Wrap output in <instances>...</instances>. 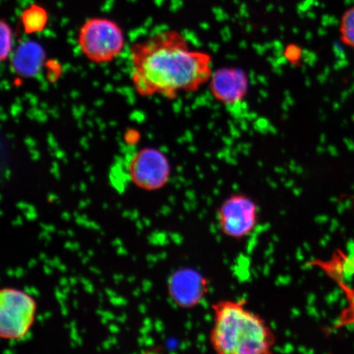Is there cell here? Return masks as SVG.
Listing matches in <instances>:
<instances>
[{
    "mask_svg": "<svg viewBox=\"0 0 354 354\" xmlns=\"http://www.w3.org/2000/svg\"><path fill=\"white\" fill-rule=\"evenodd\" d=\"M130 68L137 94L170 100L198 91L214 73L211 55L193 50L175 30L155 33L133 44Z\"/></svg>",
    "mask_w": 354,
    "mask_h": 354,
    "instance_id": "obj_1",
    "label": "cell"
},
{
    "mask_svg": "<svg viewBox=\"0 0 354 354\" xmlns=\"http://www.w3.org/2000/svg\"><path fill=\"white\" fill-rule=\"evenodd\" d=\"M211 308L209 342L214 354H274L275 332L246 300L223 299Z\"/></svg>",
    "mask_w": 354,
    "mask_h": 354,
    "instance_id": "obj_2",
    "label": "cell"
},
{
    "mask_svg": "<svg viewBox=\"0 0 354 354\" xmlns=\"http://www.w3.org/2000/svg\"><path fill=\"white\" fill-rule=\"evenodd\" d=\"M78 46L88 61L97 64L111 63L122 54L126 37L116 21L92 17L79 30Z\"/></svg>",
    "mask_w": 354,
    "mask_h": 354,
    "instance_id": "obj_3",
    "label": "cell"
},
{
    "mask_svg": "<svg viewBox=\"0 0 354 354\" xmlns=\"http://www.w3.org/2000/svg\"><path fill=\"white\" fill-rule=\"evenodd\" d=\"M37 302L32 296L16 288L0 291V336L19 340L32 329L37 314Z\"/></svg>",
    "mask_w": 354,
    "mask_h": 354,
    "instance_id": "obj_4",
    "label": "cell"
},
{
    "mask_svg": "<svg viewBox=\"0 0 354 354\" xmlns=\"http://www.w3.org/2000/svg\"><path fill=\"white\" fill-rule=\"evenodd\" d=\"M216 221L221 233L234 241L251 236L259 223V207L245 194H232L216 211Z\"/></svg>",
    "mask_w": 354,
    "mask_h": 354,
    "instance_id": "obj_5",
    "label": "cell"
},
{
    "mask_svg": "<svg viewBox=\"0 0 354 354\" xmlns=\"http://www.w3.org/2000/svg\"><path fill=\"white\" fill-rule=\"evenodd\" d=\"M171 168L166 154L156 148L145 147L132 154L127 165L131 183L143 190L156 192L170 180Z\"/></svg>",
    "mask_w": 354,
    "mask_h": 354,
    "instance_id": "obj_6",
    "label": "cell"
},
{
    "mask_svg": "<svg viewBox=\"0 0 354 354\" xmlns=\"http://www.w3.org/2000/svg\"><path fill=\"white\" fill-rule=\"evenodd\" d=\"M210 290V283L203 273L192 268L176 270L168 278V295L177 307L193 309L201 305Z\"/></svg>",
    "mask_w": 354,
    "mask_h": 354,
    "instance_id": "obj_7",
    "label": "cell"
},
{
    "mask_svg": "<svg viewBox=\"0 0 354 354\" xmlns=\"http://www.w3.org/2000/svg\"><path fill=\"white\" fill-rule=\"evenodd\" d=\"M212 96L227 107L241 104L249 91V77L238 68H223L214 71L209 82Z\"/></svg>",
    "mask_w": 354,
    "mask_h": 354,
    "instance_id": "obj_8",
    "label": "cell"
},
{
    "mask_svg": "<svg viewBox=\"0 0 354 354\" xmlns=\"http://www.w3.org/2000/svg\"><path fill=\"white\" fill-rule=\"evenodd\" d=\"M17 53L15 66L21 73L32 74L39 68L43 53L37 46L26 44Z\"/></svg>",
    "mask_w": 354,
    "mask_h": 354,
    "instance_id": "obj_9",
    "label": "cell"
},
{
    "mask_svg": "<svg viewBox=\"0 0 354 354\" xmlns=\"http://www.w3.org/2000/svg\"><path fill=\"white\" fill-rule=\"evenodd\" d=\"M22 19L26 30L35 32L44 28L47 22V15L43 8L32 7L24 12Z\"/></svg>",
    "mask_w": 354,
    "mask_h": 354,
    "instance_id": "obj_10",
    "label": "cell"
},
{
    "mask_svg": "<svg viewBox=\"0 0 354 354\" xmlns=\"http://www.w3.org/2000/svg\"><path fill=\"white\" fill-rule=\"evenodd\" d=\"M339 35L345 46L354 48V6L344 12L340 19Z\"/></svg>",
    "mask_w": 354,
    "mask_h": 354,
    "instance_id": "obj_11",
    "label": "cell"
},
{
    "mask_svg": "<svg viewBox=\"0 0 354 354\" xmlns=\"http://www.w3.org/2000/svg\"><path fill=\"white\" fill-rule=\"evenodd\" d=\"M1 60L6 61L12 54L13 37L10 26L8 22L1 20Z\"/></svg>",
    "mask_w": 354,
    "mask_h": 354,
    "instance_id": "obj_12",
    "label": "cell"
}]
</instances>
